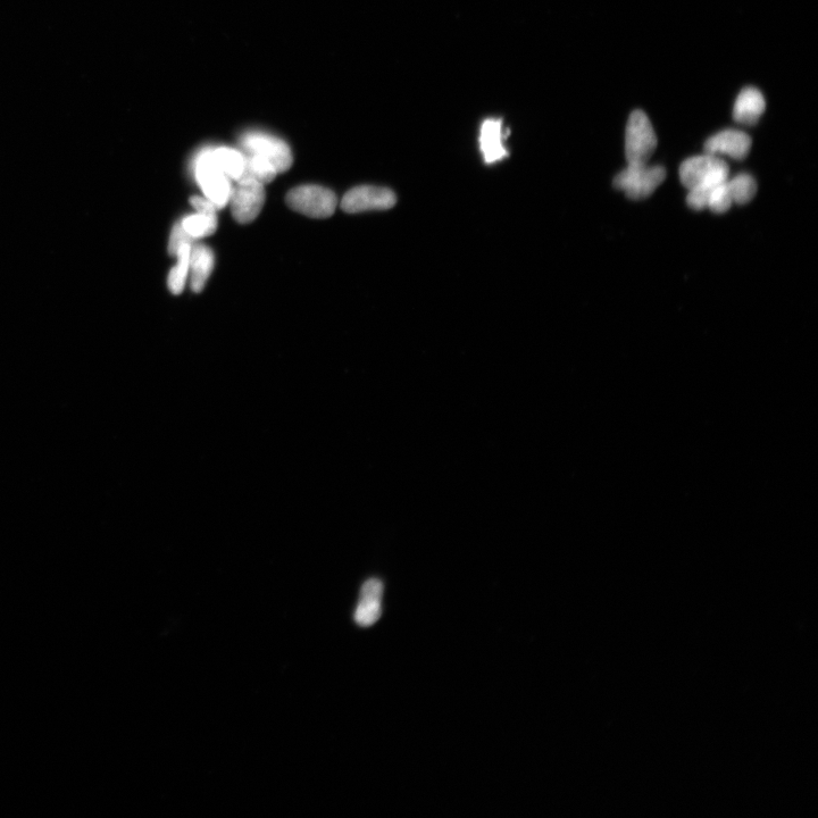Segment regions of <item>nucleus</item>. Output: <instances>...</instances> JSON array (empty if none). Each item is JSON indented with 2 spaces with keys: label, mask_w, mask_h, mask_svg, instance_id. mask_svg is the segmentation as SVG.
<instances>
[{
  "label": "nucleus",
  "mask_w": 818,
  "mask_h": 818,
  "mask_svg": "<svg viewBox=\"0 0 818 818\" xmlns=\"http://www.w3.org/2000/svg\"><path fill=\"white\" fill-rule=\"evenodd\" d=\"M665 178L666 171L662 166L628 163V166L616 175L613 185L615 189L624 191L626 197L642 200L653 195Z\"/></svg>",
  "instance_id": "nucleus-1"
},
{
  "label": "nucleus",
  "mask_w": 818,
  "mask_h": 818,
  "mask_svg": "<svg viewBox=\"0 0 818 818\" xmlns=\"http://www.w3.org/2000/svg\"><path fill=\"white\" fill-rule=\"evenodd\" d=\"M195 175L198 185L208 200L221 210L228 205L231 195V183L219 164L215 161L213 148H205L195 161Z\"/></svg>",
  "instance_id": "nucleus-2"
},
{
  "label": "nucleus",
  "mask_w": 818,
  "mask_h": 818,
  "mask_svg": "<svg viewBox=\"0 0 818 818\" xmlns=\"http://www.w3.org/2000/svg\"><path fill=\"white\" fill-rule=\"evenodd\" d=\"M729 173V165L720 156L706 153L688 158L680 166V179L688 190L698 186H719L729 179Z\"/></svg>",
  "instance_id": "nucleus-3"
},
{
  "label": "nucleus",
  "mask_w": 818,
  "mask_h": 818,
  "mask_svg": "<svg viewBox=\"0 0 818 818\" xmlns=\"http://www.w3.org/2000/svg\"><path fill=\"white\" fill-rule=\"evenodd\" d=\"M657 147V137L647 114L632 112L625 131V156L628 163H648Z\"/></svg>",
  "instance_id": "nucleus-4"
},
{
  "label": "nucleus",
  "mask_w": 818,
  "mask_h": 818,
  "mask_svg": "<svg viewBox=\"0 0 818 818\" xmlns=\"http://www.w3.org/2000/svg\"><path fill=\"white\" fill-rule=\"evenodd\" d=\"M286 202L295 212L314 217V219H328L336 212L338 199L330 189L320 186H302L290 190Z\"/></svg>",
  "instance_id": "nucleus-5"
},
{
  "label": "nucleus",
  "mask_w": 818,
  "mask_h": 818,
  "mask_svg": "<svg viewBox=\"0 0 818 818\" xmlns=\"http://www.w3.org/2000/svg\"><path fill=\"white\" fill-rule=\"evenodd\" d=\"M246 154L260 155L270 161L278 173L287 172L292 165L291 149L285 141L263 131H249L240 139Z\"/></svg>",
  "instance_id": "nucleus-6"
},
{
  "label": "nucleus",
  "mask_w": 818,
  "mask_h": 818,
  "mask_svg": "<svg viewBox=\"0 0 818 818\" xmlns=\"http://www.w3.org/2000/svg\"><path fill=\"white\" fill-rule=\"evenodd\" d=\"M233 219L240 224H248L257 219L265 203V189L255 180H239L232 188L229 199Z\"/></svg>",
  "instance_id": "nucleus-7"
},
{
  "label": "nucleus",
  "mask_w": 818,
  "mask_h": 818,
  "mask_svg": "<svg viewBox=\"0 0 818 818\" xmlns=\"http://www.w3.org/2000/svg\"><path fill=\"white\" fill-rule=\"evenodd\" d=\"M396 203L394 191L388 188L361 186L348 191L342 198L341 208L346 213L357 214L390 210Z\"/></svg>",
  "instance_id": "nucleus-8"
},
{
  "label": "nucleus",
  "mask_w": 818,
  "mask_h": 818,
  "mask_svg": "<svg viewBox=\"0 0 818 818\" xmlns=\"http://www.w3.org/2000/svg\"><path fill=\"white\" fill-rule=\"evenodd\" d=\"M751 138L746 132L734 129L723 130L706 141L705 153L729 156L733 160H744L750 152Z\"/></svg>",
  "instance_id": "nucleus-9"
},
{
  "label": "nucleus",
  "mask_w": 818,
  "mask_h": 818,
  "mask_svg": "<svg viewBox=\"0 0 818 818\" xmlns=\"http://www.w3.org/2000/svg\"><path fill=\"white\" fill-rule=\"evenodd\" d=\"M383 595L382 582L371 579L364 583L354 615L355 622L362 628H369L377 623L382 615L381 599Z\"/></svg>",
  "instance_id": "nucleus-10"
},
{
  "label": "nucleus",
  "mask_w": 818,
  "mask_h": 818,
  "mask_svg": "<svg viewBox=\"0 0 818 818\" xmlns=\"http://www.w3.org/2000/svg\"><path fill=\"white\" fill-rule=\"evenodd\" d=\"M507 133L502 120L488 119L483 122L480 132V147L484 162L494 164L507 156L504 141Z\"/></svg>",
  "instance_id": "nucleus-11"
},
{
  "label": "nucleus",
  "mask_w": 818,
  "mask_h": 818,
  "mask_svg": "<svg viewBox=\"0 0 818 818\" xmlns=\"http://www.w3.org/2000/svg\"><path fill=\"white\" fill-rule=\"evenodd\" d=\"M766 102L761 90L754 87L742 89L733 107L734 121L755 125L764 114Z\"/></svg>",
  "instance_id": "nucleus-12"
},
{
  "label": "nucleus",
  "mask_w": 818,
  "mask_h": 818,
  "mask_svg": "<svg viewBox=\"0 0 818 818\" xmlns=\"http://www.w3.org/2000/svg\"><path fill=\"white\" fill-rule=\"evenodd\" d=\"M214 254L205 245H193L190 252L191 288L202 292L213 271Z\"/></svg>",
  "instance_id": "nucleus-13"
},
{
  "label": "nucleus",
  "mask_w": 818,
  "mask_h": 818,
  "mask_svg": "<svg viewBox=\"0 0 818 818\" xmlns=\"http://www.w3.org/2000/svg\"><path fill=\"white\" fill-rule=\"evenodd\" d=\"M213 155L221 170L229 179L238 181L245 170L246 157L235 148H213Z\"/></svg>",
  "instance_id": "nucleus-14"
},
{
  "label": "nucleus",
  "mask_w": 818,
  "mask_h": 818,
  "mask_svg": "<svg viewBox=\"0 0 818 818\" xmlns=\"http://www.w3.org/2000/svg\"><path fill=\"white\" fill-rule=\"evenodd\" d=\"M245 157V170L239 180H255L262 183V185H266V183H270L277 177L278 171L266 158L254 154H247Z\"/></svg>",
  "instance_id": "nucleus-15"
},
{
  "label": "nucleus",
  "mask_w": 818,
  "mask_h": 818,
  "mask_svg": "<svg viewBox=\"0 0 818 818\" xmlns=\"http://www.w3.org/2000/svg\"><path fill=\"white\" fill-rule=\"evenodd\" d=\"M180 223L183 230L196 240L213 235L217 229V216L216 213H197L186 216Z\"/></svg>",
  "instance_id": "nucleus-16"
},
{
  "label": "nucleus",
  "mask_w": 818,
  "mask_h": 818,
  "mask_svg": "<svg viewBox=\"0 0 818 818\" xmlns=\"http://www.w3.org/2000/svg\"><path fill=\"white\" fill-rule=\"evenodd\" d=\"M733 204L745 205L754 199L757 193V183L751 175L741 173L726 181Z\"/></svg>",
  "instance_id": "nucleus-17"
},
{
  "label": "nucleus",
  "mask_w": 818,
  "mask_h": 818,
  "mask_svg": "<svg viewBox=\"0 0 818 818\" xmlns=\"http://www.w3.org/2000/svg\"><path fill=\"white\" fill-rule=\"evenodd\" d=\"M191 246L193 245H183L175 256L178 257V264L173 267L168 278V286L173 295H180L185 289L190 270Z\"/></svg>",
  "instance_id": "nucleus-18"
},
{
  "label": "nucleus",
  "mask_w": 818,
  "mask_h": 818,
  "mask_svg": "<svg viewBox=\"0 0 818 818\" xmlns=\"http://www.w3.org/2000/svg\"><path fill=\"white\" fill-rule=\"evenodd\" d=\"M726 181L715 187L709 195L707 208L716 214L728 212L733 205Z\"/></svg>",
  "instance_id": "nucleus-19"
},
{
  "label": "nucleus",
  "mask_w": 818,
  "mask_h": 818,
  "mask_svg": "<svg viewBox=\"0 0 818 818\" xmlns=\"http://www.w3.org/2000/svg\"><path fill=\"white\" fill-rule=\"evenodd\" d=\"M194 240L183 230L181 223L175 224L169 241V254L177 256L178 250L183 245H193Z\"/></svg>",
  "instance_id": "nucleus-20"
},
{
  "label": "nucleus",
  "mask_w": 818,
  "mask_h": 818,
  "mask_svg": "<svg viewBox=\"0 0 818 818\" xmlns=\"http://www.w3.org/2000/svg\"><path fill=\"white\" fill-rule=\"evenodd\" d=\"M190 204L196 208L197 213L212 214L217 211L216 206L206 197L195 196L190 199Z\"/></svg>",
  "instance_id": "nucleus-21"
}]
</instances>
